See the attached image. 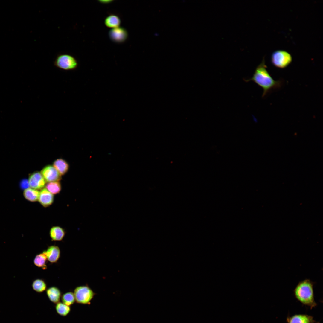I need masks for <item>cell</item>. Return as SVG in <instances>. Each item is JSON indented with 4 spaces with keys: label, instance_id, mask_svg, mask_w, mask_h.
Masks as SVG:
<instances>
[{
    "label": "cell",
    "instance_id": "3957f363",
    "mask_svg": "<svg viewBox=\"0 0 323 323\" xmlns=\"http://www.w3.org/2000/svg\"><path fill=\"white\" fill-rule=\"evenodd\" d=\"M75 302L83 305H90L91 301L96 295L88 285L77 287L74 290Z\"/></svg>",
    "mask_w": 323,
    "mask_h": 323
},
{
    "label": "cell",
    "instance_id": "7402d4cb",
    "mask_svg": "<svg viewBox=\"0 0 323 323\" xmlns=\"http://www.w3.org/2000/svg\"><path fill=\"white\" fill-rule=\"evenodd\" d=\"M112 1V0H100L99 1L102 3L106 4L110 3Z\"/></svg>",
    "mask_w": 323,
    "mask_h": 323
},
{
    "label": "cell",
    "instance_id": "5bb4252c",
    "mask_svg": "<svg viewBox=\"0 0 323 323\" xmlns=\"http://www.w3.org/2000/svg\"><path fill=\"white\" fill-rule=\"evenodd\" d=\"M53 166L61 175L65 174L68 172L69 168L68 163L62 159L55 160L53 162Z\"/></svg>",
    "mask_w": 323,
    "mask_h": 323
},
{
    "label": "cell",
    "instance_id": "2e32d148",
    "mask_svg": "<svg viewBox=\"0 0 323 323\" xmlns=\"http://www.w3.org/2000/svg\"><path fill=\"white\" fill-rule=\"evenodd\" d=\"M121 22L120 19L118 16L115 14H111L105 18L104 23L107 27L114 28L119 27Z\"/></svg>",
    "mask_w": 323,
    "mask_h": 323
},
{
    "label": "cell",
    "instance_id": "8992f818",
    "mask_svg": "<svg viewBox=\"0 0 323 323\" xmlns=\"http://www.w3.org/2000/svg\"><path fill=\"white\" fill-rule=\"evenodd\" d=\"M108 35L110 39L113 42L121 43L127 40L128 33L124 28L119 26L111 29L109 32Z\"/></svg>",
    "mask_w": 323,
    "mask_h": 323
},
{
    "label": "cell",
    "instance_id": "8fae6325",
    "mask_svg": "<svg viewBox=\"0 0 323 323\" xmlns=\"http://www.w3.org/2000/svg\"><path fill=\"white\" fill-rule=\"evenodd\" d=\"M45 252L47 260L51 263L56 262L60 257V251L57 246L52 245L49 246Z\"/></svg>",
    "mask_w": 323,
    "mask_h": 323
},
{
    "label": "cell",
    "instance_id": "e0dca14e",
    "mask_svg": "<svg viewBox=\"0 0 323 323\" xmlns=\"http://www.w3.org/2000/svg\"><path fill=\"white\" fill-rule=\"evenodd\" d=\"M47 260V258L44 251L42 253L36 256L33 260V263L36 266L39 267H41L43 269H45L47 268L46 263Z\"/></svg>",
    "mask_w": 323,
    "mask_h": 323
},
{
    "label": "cell",
    "instance_id": "d6986e66",
    "mask_svg": "<svg viewBox=\"0 0 323 323\" xmlns=\"http://www.w3.org/2000/svg\"><path fill=\"white\" fill-rule=\"evenodd\" d=\"M45 188L53 194H57L61 189V186L59 181L48 182L45 185Z\"/></svg>",
    "mask_w": 323,
    "mask_h": 323
},
{
    "label": "cell",
    "instance_id": "7a4b0ae2",
    "mask_svg": "<svg viewBox=\"0 0 323 323\" xmlns=\"http://www.w3.org/2000/svg\"><path fill=\"white\" fill-rule=\"evenodd\" d=\"M314 283L309 279L300 281L295 288L293 294L295 298L303 305L310 309L317 305L314 298Z\"/></svg>",
    "mask_w": 323,
    "mask_h": 323
},
{
    "label": "cell",
    "instance_id": "9a60e30c",
    "mask_svg": "<svg viewBox=\"0 0 323 323\" xmlns=\"http://www.w3.org/2000/svg\"><path fill=\"white\" fill-rule=\"evenodd\" d=\"M39 192L37 190L29 187L24 190L23 195L27 200L31 202H36L38 200Z\"/></svg>",
    "mask_w": 323,
    "mask_h": 323
},
{
    "label": "cell",
    "instance_id": "6da1fadb",
    "mask_svg": "<svg viewBox=\"0 0 323 323\" xmlns=\"http://www.w3.org/2000/svg\"><path fill=\"white\" fill-rule=\"evenodd\" d=\"M244 80L246 82L253 81L261 87L263 90V97L271 91L281 88L284 83L282 80H275L271 76L267 71L264 57L256 68L252 77Z\"/></svg>",
    "mask_w": 323,
    "mask_h": 323
},
{
    "label": "cell",
    "instance_id": "44dd1931",
    "mask_svg": "<svg viewBox=\"0 0 323 323\" xmlns=\"http://www.w3.org/2000/svg\"><path fill=\"white\" fill-rule=\"evenodd\" d=\"M61 299L63 303L70 307L76 302L74 293L71 292L63 294L62 295Z\"/></svg>",
    "mask_w": 323,
    "mask_h": 323
},
{
    "label": "cell",
    "instance_id": "5b68a950",
    "mask_svg": "<svg viewBox=\"0 0 323 323\" xmlns=\"http://www.w3.org/2000/svg\"><path fill=\"white\" fill-rule=\"evenodd\" d=\"M292 57L287 51L277 50L274 51L271 56V62L275 67L280 69L287 68L292 63Z\"/></svg>",
    "mask_w": 323,
    "mask_h": 323
},
{
    "label": "cell",
    "instance_id": "277c9868",
    "mask_svg": "<svg viewBox=\"0 0 323 323\" xmlns=\"http://www.w3.org/2000/svg\"><path fill=\"white\" fill-rule=\"evenodd\" d=\"M54 64L56 67L65 71L74 70L78 66V62L76 58L71 55L66 54L57 56Z\"/></svg>",
    "mask_w": 323,
    "mask_h": 323
},
{
    "label": "cell",
    "instance_id": "ba28073f",
    "mask_svg": "<svg viewBox=\"0 0 323 323\" xmlns=\"http://www.w3.org/2000/svg\"><path fill=\"white\" fill-rule=\"evenodd\" d=\"M28 182L30 187L37 190L44 188L46 182L41 173L36 171L29 175Z\"/></svg>",
    "mask_w": 323,
    "mask_h": 323
},
{
    "label": "cell",
    "instance_id": "7c38bea8",
    "mask_svg": "<svg viewBox=\"0 0 323 323\" xmlns=\"http://www.w3.org/2000/svg\"><path fill=\"white\" fill-rule=\"evenodd\" d=\"M46 293L49 300L55 304L60 302L62 296L61 292L58 288L51 287L46 290Z\"/></svg>",
    "mask_w": 323,
    "mask_h": 323
},
{
    "label": "cell",
    "instance_id": "30bf717a",
    "mask_svg": "<svg viewBox=\"0 0 323 323\" xmlns=\"http://www.w3.org/2000/svg\"><path fill=\"white\" fill-rule=\"evenodd\" d=\"M38 201L42 206L47 207L53 203L54 196L45 188H43L39 192Z\"/></svg>",
    "mask_w": 323,
    "mask_h": 323
},
{
    "label": "cell",
    "instance_id": "52a82bcc",
    "mask_svg": "<svg viewBox=\"0 0 323 323\" xmlns=\"http://www.w3.org/2000/svg\"><path fill=\"white\" fill-rule=\"evenodd\" d=\"M40 173L46 182L59 181L61 179V175L53 166L48 165L44 167Z\"/></svg>",
    "mask_w": 323,
    "mask_h": 323
},
{
    "label": "cell",
    "instance_id": "ffe728a7",
    "mask_svg": "<svg viewBox=\"0 0 323 323\" xmlns=\"http://www.w3.org/2000/svg\"><path fill=\"white\" fill-rule=\"evenodd\" d=\"M33 289L36 292L41 293L46 290L47 285L42 280L37 279L34 280L32 284Z\"/></svg>",
    "mask_w": 323,
    "mask_h": 323
},
{
    "label": "cell",
    "instance_id": "4fadbf2b",
    "mask_svg": "<svg viewBox=\"0 0 323 323\" xmlns=\"http://www.w3.org/2000/svg\"><path fill=\"white\" fill-rule=\"evenodd\" d=\"M49 234L52 240L60 241L63 238L65 231L62 228L57 226H54L51 228Z\"/></svg>",
    "mask_w": 323,
    "mask_h": 323
},
{
    "label": "cell",
    "instance_id": "ac0fdd59",
    "mask_svg": "<svg viewBox=\"0 0 323 323\" xmlns=\"http://www.w3.org/2000/svg\"><path fill=\"white\" fill-rule=\"evenodd\" d=\"M55 309L58 314L63 317L67 316L71 311L70 306H67L60 302L55 304Z\"/></svg>",
    "mask_w": 323,
    "mask_h": 323
},
{
    "label": "cell",
    "instance_id": "9c48e42d",
    "mask_svg": "<svg viewBox=\"0 0 323 323\" xmlns=\"http://www.w3.org/2000/svg\"><path fill=\"white\" fill-rule=\"evenodd\" d=\"M286 321L287 323H320L314 320L312 316L303 314L288 316Z\"/></svg>",
    "mask_w": 323,
    "mask_h": 323
}]
</instances>
